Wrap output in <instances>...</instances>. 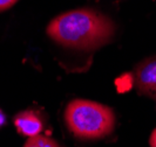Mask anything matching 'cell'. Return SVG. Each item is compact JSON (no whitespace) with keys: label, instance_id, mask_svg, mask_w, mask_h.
I'll return each mask as SVG.
<instances>
[{"label":"cell","instance_id":"obj_2","mask_svg":"<svg viewBox=\"0 0 156 147\" xmlns=\"http://www.w3.org/2000/svg\"><path fill=\"white\" fill-rule=\"evenodd\" d=\"M69 131L80 139H98L108 135L114 129L113 110L103 104L86 99L72 101L65 110Z\"/></svg>","mask_w":156,"mask_h":147},{"label":"cell","instance_id":"obj_1","mask_svg":"<svg viewBox=\"0 0 156 147\" xmlns=\"http://www.w3.org/2000/svg\"><path fill=\"white\" fill-rule=\"evenodd\" d=\"M47 34L61 46L93 49L109 42L115 26L109 18L93 9H74L54 18L47 26Z\"/></svg>","mask_w":156,"mask_h":147},{"label":"cell","instance_id":"obj_3","mask_svg":"<svg viewBox=\"0 0 156 147\" xmlns=\"http://www.w3.org/2000/svg\"><path fill=\"white\" fill-rule=\"evenodd\" d=\"M134 79L141 95L156 101V56L142 61L136 67Z\"/></svg>","mask_w":156,"mask_h":147},{"label":"cell","instance_id":"obj_5","mask_svg":"<svg viewBox=\"0 0 156 147\" xmlns=\"http://www.w3.org/2000/svg\"><path fill=\"white\" fill-rule=\"evenodd\" d=\"M23 147H62L59 142L55 140L51 139L48 137H42V135H35L31 137L28 141L25 144Z\"/></svg>","mask_w":156,"mask_h":147},{"label":"cell","instance_id":"obj_4","mask_svg":"<svg viewBox=\"0 0 156 147\" xmlns=\"http://www.w3.org/2000/svg\"><path fill=\"white\" fill-rule=\"evenodd\" d=\"M14 124L18 131L30 138L39 135V133L42 130V123L40 118L32 111H26L18 115L14 120Z\"/></svg>","mask_w":156,"mask_h":147},{"label":"cell","instance_id":"obj_6","mask_svg":"<svg viewBox=\"0 0 156 147\" xmlns=\"http://www.w3.org/2000/svg\"><path fill=\"white\" fill-rule=\"evenodd\" d=\"M18 0H0V12L12 7Z\"/></svg>","mask_w":156,"mask_h":147},{"label":"cell","instance_id":"obj_8","mask_svg":"<svg viewBox=\"0 0 156 147\" xmlns=\"http://www.w3.org/2000/svg\"><path fill=\"white\" fill-rule=\"evenodd\" d=\"M5 123V116H4V113L0 111V126H2Z\"/></svg>","mask_w":156,"mask_h":147},{"label":"cell","instance_id":"obj_7","mask_svg":"<svg viewBox=\"0 0 156 147\" xmlns=\"http://www.w3.org/2000/svg\"><path fill=\"white\" fill-rule=\"evenodd\" d=\"M150 146L156 147V129L153 131L151 135H150Z\"/></svg>","mask_w":156,"mask_h":147}]
</instances>
